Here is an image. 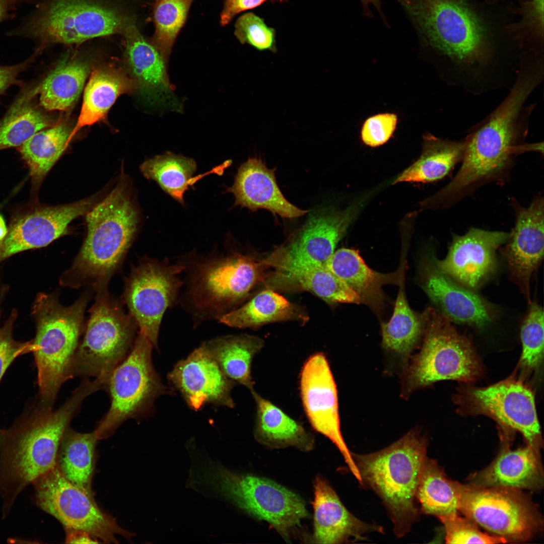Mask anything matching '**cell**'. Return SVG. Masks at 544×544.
Segmentation results:
<instances>
[{
	"instance_id": "cb8c5ba5",
	"label": "cell",
	"mask_w": 544,
	"mask_h": 544,
	"mask_svg": "<svg viewBox=\"0 0 544 544\" xmlns=\"http://www.w3.org/2000/svg\"><path fill=\"white\" fill-rule=\"evenodd\" d=\"M275 171L261 159L249 158L238 168L233 184L225 192L234 195V206L252 211L264 209L287 219L307 213L309 211L301 210L287 200L277 183Z\"/></svg>"
},
{
	"instance_id": "ac0fdd59",
	"label": "cell",
	"mask_w": 544,
	"mask_h": 544,
	"mask_svg": "<svg viewBox=\"0 0 544 544\" xmlns=\"http://www.w3.org/2000/svg\"><path fill=\"white\" fill-rule=\"evenodd\" d=\"M512 201L515 212V224L502 252L511 280L530 304L531 279L543 256V197H536L527 208L515 200Z\"/></svg>"
},
{
	"instance_id": "52a82bcc",
	"label": "cell",
	"mask_w": 544,
	"mask_h": 544,
	"mask_svg": "<svg viewBox=\"0 0 544 544\" xmlns=\"http://www.w3.org/2000/svg\"><path fill=\"white\" fill-rule=\"evenodd\" d=\"M135 18L96 0H39L35 9L8 36L30 38L41 51L52 44H78L90 39L123 35Z\"/></svg>"
},
{
	"instance_id": "4dcf8cb0",
	"label": "cell",
	"mask_w": 544,
	"mask_h": 544,
	"mask_svg": "<svg viewBox=\"0 0 544 544\" xmlns=\"http://www.w3.org/2000/svg\"><path fill=\"white\" fill-rule=\"evenodd\" d=\"M201 345L228 377L250 391L254 389L251 364L264 346L262 338L247 334L228 335L207 341Z\"/></svg>"
},
{
	"instance_id": "1f68e13d",
	"label": "cell",
	"mask_w": 544,
	"mask_h": 544,
	"mask_svg": "<svg viewBox=\"0 0 544 544\" xmlns=\"http://www.w3.org/2000/svg\"><path fill=\"white\" fill-rule=\"evenodd\" d=\"M464 151L463 140L452 141L428 133L424 137L419 158L400 174L393 184L429 182L441 179L461 161Z\"/></svg>"
},
{
	"instance_id": "30bf717a",
	"label": "cell",
	"mask_w": 544,
	"mask_h": 544,
	"mask_svg": "<svg viewBox=\"0 0 544 544\" xmlns=\"http://www.w3.org/2000/svg\"><path fill=\"white\" fill-rule=\"evenodd\" d=\"M97 289L84 337L74 357L71 377H93L105 384L112 370L130 352L138 325L108 294L106 286Z\"/></svg>"
},
{
	"instance_id": "7a4b0ae2",
	"label": "cell",
	"mask_w": 544,
	"mask_h": 544,
	"mask_svg": "<svg viewBox=\"0 0 544 544\" xmlns=\"http://www.w3.org/2000/svg\"><path fill=\"white\" fill-rule=\"evenodd\" d=\"M82 382L56 410L38 399L11 426L0 428V499L3 518L28 486L53 468L62 437L85 399L93 393Z\"/></svg>"
},
{
	"instance_id": "db71d44e",
	"label": "cell",
	"mask_w": 544,
	"mask_h": 544,
	"mask_svg": "<svg viewBox=\"0 0 544 544\" xmlns=\"http://www.w3.org/2000/svg\"><path fill=\"white\" fill-rule=\"evenodd\" d=\"M12 1L13 2H14L15 3L17 4V3H18V2H26V1H29V0H12Z\"/></svg>"
},
{
	"instance_id": "d4e9b609",
	"label": "cell",
	"mask_w": 544,
	"mask_h": 544,
	"mask_svg": "<svg viewBox=\"0 0 544 544\" xmlns=\"http://www.w3.org/2000/svg\"><path fill=\"white\" fill-rule=\"evenodd\" d=\"M539 448L527 444L511 450L503 447L496 458L472 477V485L517 490L536 489L543 483Z\"/></svg>"
},
{
	"instance_id": "74e56055",
	"label": "cell",
	"mask_w": 544,
	"mask_h": 544,
	"mask_svg": "<svg viewBox=\"0 0 544 544\" xmlns=\"http://www.w3.org/2000/svg\"><path fill=\"white\" fill-rule=\"evenodd\" d=\"M455 482L447 478L435 460L427 457L416 494L420 511L438 518L457 514L458 499Z\"/></svg>"
},
{
	"instance_id": "ba28073f",
	"label": "cell",
	"mask_w": 544,
	"mask_h": 544,
	"mask_svg": "<svg viewBox=\"0 0 544 544\" xmlns=\"http://www.w3.org/2000/svg\"><path fill=\"white\" fill-rule=\"evenodd\" d=\"M424 339L420 352L405 365L401 395L444 380L469 383L482 373L480 360L470 341L459 333L440 312L427 311Z\"/></svg>"
},
{
	"instance_id": "603a6c76",
	"label": "cell",
	"mask_w": 544,
	"mask_h": 544,
	"mask_svg": "<svg viewBox=\"0 0 544 544\" xmlns=\"http://www.w3.org/2000/svg\"><path fill=\"white\" fill-rule=\"evenodd\" d=\"M313 488V542H354L365 539L366 533L383 532L381 526L366 523L351 513L328 482L321 476L315 478Z\"/></svg>"
},
{
	"instance_id": "e0dca14e",
	"label": "cell",
	"mask_w": 544,
	"mask_h": 544,
	"mask_svg": "<svg viewBox=\"0 0 544 544\" xmlns=\"http://www.w3.org/2000/svg\"><path fill=\"white\" fill-rule=\"evenodd\" d=\"M97 196L64 205L37 206L15 216L0 242V262L17 253L45 247L65 235L70 223L86 215Z\"/></svg>"
},
{
	"instance_id": "c3c4849f",
	"label": "cell",
	"mask_w": 544,
	"mask_h": 544,
	"mask_svg": "<svg viewBox=\"0 0 544 544\" xmlns=\"http://www.w3.org/2000/svg\"><path fill=\"white\" fill-rule=\"evenodd\" d=\"M39 52L34 53L26 60L13 65H0V97L12 85L22 86L23 83L17 79L19 75L28 69Z\"/></svg>"
},
{
	"instance_id": "7bdbcfd3",
	"label": "cell",
	"mask_w": 544,
	"mask_h": 544,
	"mask_svg": "<svg viewBox=\"0 0 544 544\" xmlns=\"http://www.w3.org/2000/svg\"><path fill=\"white\" fill-rule=\"evenodd\" d=\"M234 34L242 44H249L259 51H277L275 29L253 13H245L238 17Z\"/></svg>"
},
{
	"instance_id": "f907efd6",
	"label": "cell",
	"mask_w": 544,
	"mask_h": 544,
	"mask_svg": "<svg viewBox=\"0 0 544 544\" xmlns=\"http://www.w3.org/2000/svg\"><path fill=\"white\" fill-rule=\"evenodd\" d=\"M16 4L12 0H0V23L15 17Z\"/></svg>"
},
{
	"instance_id": "83f0119b",
	"label": "cell",
	"mask_w": 544,
	"mask_h": 544,
	"mask_svg": "<svg viewBox=\"0 0 544 544\" xmlns=\"http://www.w3.org/2000/svg\"><path fill=\"white\" fill-rule=\"evenodd\" d=\"M38 83L20 86L4 116L0 120V151L19 147L37 132L52 125L53 121L38 104Z\"/></svg>"
},
{
	"instance_id": "44dd1931",
	"label": "cell",
	"mask_w": 544,
	"mask_h": 544,
	"mask_svg": "<svg viewBox=\"0 0 544 544\" xmlns=\"http://www.w3.org/2000/svg\"><path fill=\"white\" fill-rule=\"evenodd\" d=\"M432 252L422 261L421 284L440 312L451 321L483 327L494 318L492 307L473 290L461 285L439 266Z\"/></svg>"
},
{
	"instance_id": "f546056e",
	"label": "cell",
	"mask_w": 544,
	"mask_h": 544,
	"mask_svg": "<svg viewBox=\"0 0 544 544\" xmlns=\"http://www.w3.org/2000/svg\"><path fill=\"white\" fill-rule=\"evenodd\" d=\"M90 72L89 63L76 55L64 56L40 82L39 105L48 111H65L79 98Z\"/></svg>"
},
{
	"instance_id": "836d02e7",
	"label": "cell",
	"mask_w": 544,
	"mask_h": 544,
	"mask_svg": "<svg viewBox=\"0 0 544 544\" xmlns=\"http://www.w3.org/2000/svg\"><path fill=\"white\" fill-rule=\"evenodd\" d=\"M426 319V313L417 314L410 308L400 285L392 315L381 323L383 349L407 363L425 330Z\"/></svg>"
},
{
	"instance_id": "3957f363",
	"label": "cell",
	"mask_w": 544,
	"mask_h": 544,
	"mask_svg": "<svg viewBox=\"0 0 544 544\" xmlns=\"http://www.w3.org/2000/svg\"><path fill=\"white\" fill-rule=\"evenodd\" d=\"M86 238L62 282L72 288L89 285L98 289L106 286L138 230V211L125 178L86 214Z\"/></svg>"
},
{
	"instance_id": "6da1fadb",
	"label": "cell",
	"mask_w": 544,
	"mask_h": 544,
	"mask_svg": "<svg viewBox=\"0 0 544 544\" xmlns=\"http://www.w3.org/2000/svg\"><path fill=\"white\" fill-rule=\"evenodd\" d=\"M400 4L422 41L443 58L449 85L479 95L513 84L518 62L501 55L483 21L464 0Z\"/></svg>"
},
{
	"instance_id": "7402d4cb",
	"label": "cell",
	"mask_w": 544,
	"mask_h": 544,
	"mask_svg": "<svg viewBox=\"0 0 544 544\" xmlns=\"http://www.w3.org/2000/svg\"><path fill=\"white\" fill-rule=\"evenodd\" d=\"M122 36L125 58L135 89L152 104L180 111L181 104L168 76L167 61L153 43L144 37L135 21L126 28Z\"/></svg>"
},
{
	"instance_id": "8d00e7d4",
	"label": "cell",
	"mask_w": 544,
	"mask_h": 544,
	"mask_svg": "<svg viewBox=\"0 0 544 544\" xmlns=\"http://www.w3.org/2000/svg\"><path fill=\"white\" fill-rule=\"evenodd\" d=\"M196 164L192 158L168 152L144 161L140 169L144 176L156 181L173 198L184 205V194L201 176L193 177Z\"/></svg>"
},
{
	"instance_id": "9c48e42d",
	"label": "cell",
	"mask_w": 544,
	"mask_h": 544,
	"mask_svg": "<svg viewBox=\"0 0 544 544\" xmlns=\"http://www.w3.org/2000/svg\"><path fill=\"white\" fill-rule=\"evenodd\" d=\"M153 348L139 331L128 355L110 373L104 388L111 404L94 430L98 440L109 437L126 420L149 414L156 399L172 393L153 366Z\"/></svg>"
},
{
	"instance_id": "ffe728a7",
	"label": "cell",
	"mask_w": 544,
	"mask_h": 544,
	"mask_svg": "<svg viewBox=\"0 0 544 544\" xmlns=\"http://www.w3.org/2000/svg\"><path fill=\"white\" fill-rule=\"evenodd\" d=\"M509 236L510 233L475 228L463 235L453 234L446 256L437 259V264L455 281L474 290L495 270L496 250Z\"/></svg>"
},
{
	"instance_id": "b9f144b4",
	"label": "cell",
	"mask_w": 544,
	"mask_h": 544,
	"mask_svg": "<svg viewBox=\"0 0 544 544\" xmlns=\"http://www.w3.org/2000/svg\"><path fill=\"white\" fill-rule=\"evenodd\" d=\"M522 351L520 360L521 367L532 370L539 366L543 355V311L535 302L530 303V308L520 330Z\"/></svg>"
},
{
	"instance_id": "277c9868",
	"label": "cell",
	"mask_w": 544,
	"mask_h": 544,
	"mask_svg": "<svg viewBox=\"0 0 544 544\" xmlns=\"http://www.w3.org/2000/svg\"><path fill=\"white\" fill-rule=\"evenodd\" d=\"M427 440L418 428L380 451L351 452L362 486L383 501L398 537L409 532L419 517L416 494L427 456Z\"/></svg>"
},
{
	"instance_id": "2e32d148",
	"label": "cell",
	"mask_w": 544,
	"mask_h": 544,
	"mask_svg": "<svg viewBox=\"0 0 544 544\" xmlns=\"http://www.w3.org/2000/svg\"><path fill=\"white\" fill-rule=\"evenodd\" d=\"M299 388L302 405L311 426L336 446L360 483L359 472L341 432L337 390L329 362L323 353L311 355L304 363Z\"/></svg>"
},
{
	"instance_id": "d590c367",
	"label": "cell",
	"mask_w": 544,
	"mask_h": 544,
	"mask_svg": "<svg viewBox=\"0 0 544 544\" xmlns=\"http://www.w3.org/2000/svg\"><path fill=\"white\" fill-rule=\"evenodd\" d=\"M303 319L293 304L274 291H263L240 307L222 317L219 321L230 327L252 328L277 321Z\"/></svg>"
},
{
	"instance_id": "d6a6232c",
	"label": "cell",
	"mask_w": 544,
	"mask_h": 544,
	"mask_svg": "<svg viewBox=\"0 0 544 544\" xmlns=\"http://www.w3.org/2000/svg\"><path fill=\"white\" fill-rule=\"evenodd\" d=\"M73 129L59 122L43 129L18 147L27 165L33 185L39 186L71 141Z\"/></svg>"
},
{
	"instance_id": "7dc6e473",
	"label": "cell",
	"mask_w": 544,
	"mask_h": 544,
	"mask_svg": "<svg viewBox=\"0 0 544 544\" xmlns=\"http://www.w3.org/2000/svg\"><path fill=\"white\" fill-rule=\"evenodd\" d=\"M289 0H225L220 16V23L223 27L227 25L238 14L254 9L265 2L285 3Z\"/></svg>"
},
{
	"instance_id": "4fadbf2b",
	"label": "cell",
	"mask_w": 544,
	"mask_h": 544,
	"mask_svg": "<svg viewBox=\"0 0 544 544\" xmlns=\"http://www.w3.org/2000/svg\"><path fill=\"white\" fill-rule=\"evenodd\" d=\"M184 269L181 261L173 264L167 258L145 257L125 279L123 296L130 314L156 348L163 316L179 301L183 285L179 275Z\"/></svg>"
},
{
	"instance_id": "8992f818",
	"label": "cell",
	"mask_w": 544,
	"mask_h": 544,
	"mask_svg": "<svg viewBox=\"0 0 544 544\" xmlns=\"http://www.w3.org/2000/svg\"><path fill=\"white\" fill-rule=\"evenodd\" d=\"M183 263L188 274L179 301L197 323L219 320L235 309L262 279L267 267L262 261L234 252L189 258Z\"/></svg>"
},
{
	"instance_id": "f6af8a7d",
	"label": "cell",
	"mask_w": 544,
	"mask_h": 544,
	"mask_svg": "<svg viewBox=\"0 0 544 544\" xmlns=\"http://www.w3.org/2000/svg\"><path fill=\"white\" fill-rule=\"evenodd\" d=\"M397 123V116L394 113H380L371 116L362 126V140L371 147L382 145L392 137Z\"/></svg>"
},
{
	"instance_id": "f5cc1de1",
	"label": "cell",
	"mask_w": 544,
	"mask_h": 544,
	"mask_svg": "<svg viewBox=\"0 0 544 544\" xmlns=\"http://www.w3.org/2000/svg\"><path fill=\"white\" fill-rule=\"evenodd\" d=\"M8 232L5 221L3 216L0 214V242L6 237Z\"/></svg>"
},
{
	"instance_id": "484cf974",
	"label": "cell",
	"mask_w": 544,
	"mask_h": 544,
	"mask_svg": "<svg viewBox=\"0 0 544 544\" xmlns=\"http://www.w3.org/2000/svg\"><path fill=\"white\" fill-rule=\"evenodd\" d=\"M250 392L256 409L254 437L259 443L270 449L290 446L305 452L313 449L314 437L301 423L261 396L254 389Z\"/></svg>"
},
{
	"instance_id": "4316f807",
	"label": "cell",
	"mask_w": 544,
	"mask_h": 544,
	"mask_svg": "<svg viewBox=\"0 0 544 544\" xmlns=\"http://www.w3.org/2000/svg\"><path fill=\"white\" fill-rule=\"evenodd\" d=\"M325 266L359 297L361 302L377 309L382 307L383 286L398 282L397 272L382 274L370 268L357 250L342 248L334 251Z\"/></svg>"
},
{
	"instance_id": "8fae6325",
	"label": "cell",
	"mask_w": 544,
	"mask_h": 544,
	"mask_svg": "<svg viewBox=\"0 0 544 544\" xmlns=\"http://www.w3.org/2000/svg\"><path fill=\"white\" fill-rule=\"evenodd\" d=\"M459 511L467 518L507 542L531 539L542 520L531 501L519 490L484 487L455 482Z\"/></svg>"
},
{
	"instance_id": "816d5d0a",
	"label": "cell",
	"mask_w": 544,
	"mask_h": 544,
	"mask_svg": "<svg viewBox=\"0 0 544 544\" xmlns=\"http://www.w3.org/2000/svg\"><path fill=\"white\" fill-rule=\"evenodd\" d=\"M360 1L362 5L363 13L364 15L368 17H371L372 16L371 12L369 9V5L370 4H372L373 5L374 7H375L376 9L380 15L382 19L383 20H384L385 19V16L383 15V12L381 10V6L382 5V3L381 0H360Z\"/></svg>"
},
{
	"instance_id": "60d3db41",
	"label": "cell",
	"mask_w": 544,
	"mask_h": 544,
	"mask_svg": "<svg viewBox=\"0 0 544 544\" xmlns=\"http://www.w3.org/2000/svg\"><path fill=\"white\" fill-rule=\"evenodd\" d=\"M543 1H520V7L515 11L521 16L520 20L506 28L522 52L543 54Z\"/></svg>"
},
{
	"instance_id": "5b68a950",
	"label": "cell",
	"mask_w": 544,
	"mask_h": 544,
	"mask_svg": "<svg viewBox=\"0 0 544 544\" xmlns=\"http://www.w3.org/2000/svg\"><path fill=\"white\" fill-rule=\"evenodd\" d=\"M190 470L191 486L210 488L251 517L266 522L287 541L309 516L299 495L270 479L235 472L211 460Z\"/></svg>"
},
{
	"instance_id": "e575fe53",
	"label": "cell",
	"mask_w": 544,
	"mask_h": 544,
	"mask_svg": "<svg viewBox=\"0 0 544 544\" xmlns=\"http://www.w3.org/2000/svg\"><path fill=\"white\" fill-rule=\"evenodd\" d=\"M98 440L95 431L82 433L68 428L61 439L57 457L56 464L64 477L92 496L94 457Z\"/></svg>"
},
{
	"instance_id": "ab89813d",
	"label": "cell",
	"mask_w": 544,
	"mask_h": 544,
	"mask_svg": "<svg viewBox=\"0 0 544 544\" xmlns=\"http://www.w3.org/2000/svg\"><path fill=\"white\" fill-rule=\"evenodd\" d=\"M288 276L327 303H361L357 294L325 265L303 268Z\"/></svg>"
},
{
	"instance_id": "681fc988",
	"label": "cell",
	"mask_w": 544,
	"mask_h": 544,
	"mask_svg": "<svg viewBox=\"0 0 544 544\" xmlns=\"http://www.w3.org/2000/svg\"><path fill=\"white\" fill-rule=\"evenodd\" d=\"M65 539V542L69 543H98V539L89 534L82 531H69Z\"/></svg>"
},
{
	"instance_id": "bcb514c9",
	"label": "cell",
	"mask_w": 544,
	"mask_h": 544,
	"mask_svg": "<svg viewBox=\"0 0 544 544\" xmlns=\"http://www.w3.org/2000/svg\"><path fill=\"white\" fill-rule=\"evenodd\" d=\"M12 324L9 322L0 328V381L17 358L32 352V342L21 343L14 340Z\"/></svg>"
},
{
	"instance_id": "d6986e66",
	"label": "cell",
	"mask_w": 544,
	"mask_h": 544,
	"mask_svg": "<svg viewBox=\"0 0 544 544\" xmlns=\"http://www.w3.org/2000/svg\"><path fill=\"white\" fill-rule=\"evenodd\" d=\"M168 378L193 410L207 404L234 407L231 392L236 383L201 345L176 363Z\"/></svg>"
},
{
	"instance_id": "ee69618b",
	"label": "cell",
	"mask_w": 544,
	"mask_h": 544,
	"mask_svg": "<svg viewBox=\"0 0 544 544\" xmlns=\"http://www.w3.org/2000/svg\"><path fill=\"white\" fill-rule=\"evenodd\" d=\"M467 518V517H466ZM444 525L445 540L448 543H500L507 541L500 537L482 532L471 520L462 518L457 514L440 517Z\"/></svg>"
},
{
	"instance_id": "f1b7e54d",
	"label": "cell",
	"mask_w": 544,
	"mask_h": 544,
	"mask_svg": "<svg viewBox=\"0 0 544 544\" xmlns=\"http://www.w3.org/2000/svg\"><path fill=\"white\" fill-rule=\"evenodd\" d=\"M134 89L132 80L117 69L103 66L95 70L85 87L80 113L71 134V141L83 127L103 118L119 96Z\"/></svg>"
},
{
	"instance_id": "9a60e30c",
	"label": "cell",
	"mask_w": 544,
	"mask_h": 544,
	"mask_svg": "<svg viewBox=\"0 0 544 544\" xmlns=\"http://www.w3.org/2000/svg\"><path fill=\"white\" fill-rule=\"evenodd\" d=\"M465 412L487 415L503 427L520 432L527 444L540 448V426L531 390L519 379L509 378L484 387H467L459 395Z\"/></svg>"
},
{
	"instance_id": "7c38bea8",
	"label": "cell",
	"mask_w": 544,
	"mask_h": 544,
	"mask_svg": "<svg viewBox=\"0 0 544 544\" xmlns=\"http://www.w3.org/2000/svg\"><path fill=\"white\" fill-rule=\"evenodd\" d=\"M32 485L34 504L59 521L67 532H85L105 543H117V535L127 539L132 536L100 509L92 495L66 479L57 464Z\"/></svg>"
},
{
	"instance_id": "5bb4252c",
	"label": "cell",
	"mask_w": 544,
	"mask_h": 544,
	"mask_svg": "<svg viewBox=\"0 0 544 544\" xmlns=\"http://www.w3.org/2000/svg\"><path fill=\"white\" fill-rule=\"evenodd\" d=\"M358 210V206H353L344 210L329 207L314 212L305 224L262 263L287 276L303 268L325 265Z\"/></svg>"
},
{
	"instance_id": "f35d334b",
	"label": "cell",
	"mask_w": 544,
	"mask_h": 544,
	"mask_svg": "<svg viewBox=\"0 0 544 544\" xmlns=\"http://www.w3.org/2000/svg\"><path fill=\"white\" fill-rule=\"evenodd\" d=\"M194 0H155L154 32L150 41L168 61Z\"/></svg>"
}]
</instances>
